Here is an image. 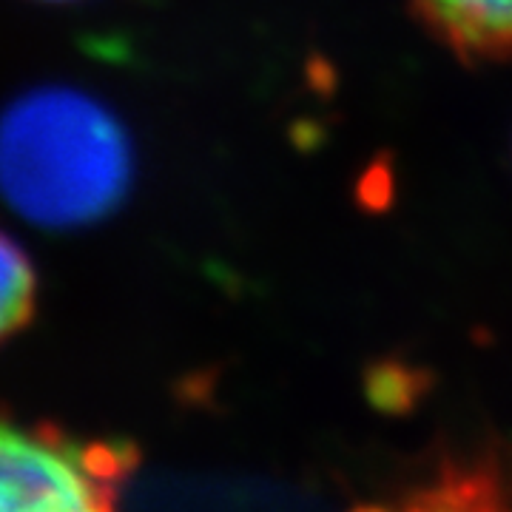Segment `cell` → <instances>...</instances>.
<instances>
[{"label": "cell", "mask_w": 512, "mask_h": 512, "mask_svg": "<svg viewBox=\"0 0 512 512\" xmlns=\"http://www.w3.org/2000/svg\"><path fill=\"white\" fill-rule=\"evenodd\" d=\"M35 305V268L18 242L0 231V345L29 325Z\"/></svg>", "instance_id": "obj_4"}, {"label": "cell", "mask_w": 512, "mask_h": 512, "mask_svg": "<svg viewBox=\"0 0 512 512\" xmlns=\"http://www.w3.org/2000/svg\"><path fill=\"white\" fill-rule=\"evenodd\" d=\"M49 3H66V0H49Z\"/></svg>", "instance_id": "obj_5"}, {"label": "cell", "mask_w": 512, "mask_h": 512, "mask_svg": "<svg viewBox=\"0 0 512 512\" xmlns=\"http://www.w3.org/2000/svg\"><path fill=\"white\" fill-rule=\"evenodd\" d=\"M131 444L0 413V512H120Z\"/></svg>", "instance_id": "obj_2"}, {"label": "cell", "mask_w": 512, "mask_h": 512, "mask_svg": "<svg viewBox=\"0 0 512 512\" xmlns=\"http://www.w3.org/2000/svg\"><path fill=\"white\" fill-rule=\"evenodd\" d=\"M131 180L126 131L74 89H37L0 114V197L43 228L106 217Z\"/></svg>", "instance_id": "obj_1"}, {"label": "cell", "mask_w": 512, "mask_h": 512, "mask_svg": "<svg viewBox=\"0 0 512 512\" xmlns=\"http://www.w3.org/2000/svg\"><path fill=\"white\" fill-rule=\"evenodd\" d=\"M430 32L464 60L512 57V0H416Z\"/></svg>", "instance_id": "obj_3"}]
</instances>
